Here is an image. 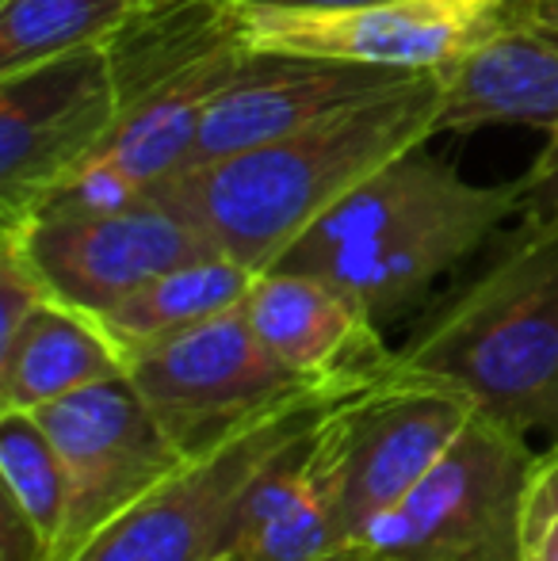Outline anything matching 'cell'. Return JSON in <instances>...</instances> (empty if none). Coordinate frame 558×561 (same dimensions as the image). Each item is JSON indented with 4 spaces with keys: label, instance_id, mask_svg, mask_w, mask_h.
Wrapping results in <instances>:
<instances>
[{
    "label": "cell",
    "instance_id": "6da1fadb",
    "mask_svg": "<svg viewBox=\"0 0 558 561\" xmlns=\"http://www.w3.org/2000/svg\"><path fill=\"white\" fill-rule=\"evenodd\" d=\"M440 77H413L295 134L172 172L149 192L223 256L261 275L364 180L429 146L440 134Z\"/></svg>",
    "mask_w": 558,
    "mask_h": 561
},
{
    "label": "cell",
    "instance_id": "7a4b0ae2",
    "mask_svg": "<svg viewBox=\"0 0 558 561\" xmlns=\"http://www.w3.org/2000/svg\"><path fill=\"white\" fill-rule=\"evenodd\" d=\"M521 180L470 184L421 146L344 195L276 267L337 283L375 325H387L482 249L505 218L521 215Z\"/></svg>",
    "mask_w": 558,
    "mask_h": 561
},
{
    "label": "cell",
    "instance_id": "3957f363",
    "mask_svg": "<svg viewBox=\"0 0 558 561\" xmlns=\"http://www.w3.org/2000/svg\"><path fill=\"white\" fill-rule=\"evenodd\" d=\"M395 370L467 393L524 436L558 439V222H521L413 329Z\"/></svg>",
    "mask_w": 558,
    "mask_h": 561
},
{
    "label": "cell",
    "instance_id": "277c9868",
    "mask_svg": "<svg viewBox=\"0 0 558 561\" xmlns=\"http://www.w3.org/2000/svg\"><path fill=\"white\" fill-rule=\"evenodd\" d=\"M379 382V378H375ZM372 382H318L230 439L192 455L73 561H226L264 466L321 421L333 401Z\"/></svg>",
    "mask_w": 558,
    "mask_h": 561
},
{
    "label": "cell",
    "instance_id": "5b68a950",
    "mask_svg": "<svg viewBox=\"0 0 558 561\" xmlns=\"http://www.w3.org/2000/svg\"><path fill=\"white\" fill-rule=\"evenodd\" d=\"M539 450L475 409L418 485L352 539L356 561H516L521 504Z\"/></svg>",
    "mask_w": 558,
    "mask_h": 561
},
{
    "label": "cell",
    "instance_id": "8992f818",
    "mask_svg": "<svg viewBox=\"0 0 558 561\" xmlns=\"http://www.w3.org/2000/svg\"><path fill=\"white\" fill-rule=\"evenodd\" d=\"M127 378L187 458L318 386L291 375L261 344L246 302L130 352Z\"/></svg>",
    "mask_w": 558,
    "mask_h": 561
},
{
    "label": "cell",
    "instance_id": "52a82bcc",
    "mask_svg": "<svg viewBox=\"0 0 558 561\" xmlns=\"http://www.w3.org/2000/svg\"><path fill=\"white\" fill-rule=\"evenodd\" d=\"M69 473V516L58 561H73L146 493L187 462L130 378L77 390L35 409Z\"/></svg>",
    "mask_w": 558,
    "mask_h": 561
},
{
    "label": "cell",
    "instance_id": "ba28073f",
    "mask_svg": "<svg viewBox=\"0 0 558 561\" xmlns=\"http://www.w3.org/2000/svg\"><path fill=\"white\" fill-rule=\"evenodd\" d=\"M119 118L104 43L0 77V222H20Z\"/></svg>",
    "mask_w": 558,
    "mask_h": 561
},
{
    "label": "cell",
    "instance_id": "9c48e42d",
    "mask_svg": "<svg viewBox=\"0 0 558 561\" xmlns=\"http://www.w3.org/2000/svg\"><path fill=\"white\" fill-rule=\"evenodd\" d=\"M470 416L475 401L467 393L429 378L398 375L395 363L379 382L349 393L329 409L349 547L375 516H383L418 485L467 428Z\"/></svg>",
    "mask_w": 558,
    "mask_h": 561
},
{
    "label": "cell",
    "instance_id": "30bf717a",
    "mask_svg": "<svg viewBox=\"0 0 558 561\" xmlns=\"http://www.w3.org/2000/svg\"><path fill=\"white\" fill-rule=\"evenodd\" d=\"M509 20V0H375L333 12L246 8V43L444 77Z\"/></svg>",
    "mask_w": 558,
    "mask_h": 561
},
{
    "label": "cell",
    "instance_id": "8fae6325",
    "mask_svg": "<svg viewBox=\"0 0 558 561\" xmlns=\"http://www.w3.org/2000/svg\"><path fill=\"white\" fill-rule=\"evenodd\" d=\"M0 226L23 237L54 295L92 318L169 267L218 252L153 192L100 215H31Z\"/></svg>",
    "mask_w": 558,
    "mask_h": 561
},
{
    "label": "cell",
    "instance_id": "7c38bea8",
    "mask_svg": "<svg viewBox=\"0 0 558 561\" xmlns=\"http://www.w3.org/2000/svg\"><path fill=\"white\" fill-rule=\"evenodd\" d=\"M406 81H413V73H402V69L246 46L230 81L218 89V96L203 112L200 134H195L192 157H187L184 169L264 146V141L283 138V134H295L303 126L318 123V118L356 104V100L387 92Z\"/></svg>",
    "mask_w": 558,
    "mask_h": 561
},
{
    "label": "cell",
    "instance_id": "4fadbf2b",
    "mask_svg": "<svg viewBox=\"0 0 558 561\" xmlns=\"http://www.w3.org/2000/svg\"><path fill=\"white\" fill-rule=\"evenodd\" d=\"M246 310L261 344L310 382H375L395 363L383 325L321 275L269 267L253 279Z\"/></svg>",
    "mask_w": 558,
    "mask_h": 561
},
{
    "label": "cell",
    "instance_id": "5bb4252c",
    "mask_svg": "<svg viewBox=\"0 0 558 561\" xmlns=\"http://www.w3.org/2000/svg\"><path fill=\"white\" fill-rule=\"evenodd\" d=\"M329 409L253 481L226 561H356L341 524V473Z\"/></svg>",
    "mask_w": 558,
    "mask_h": 561
},
{
    "label": "cell",
    "instance_id": "9a60e30c",
    "mask_svg": "<svg viewBox=\"0 0 558 561\" xmlns=\"http://www.w3.org/2000/svg\"><path fill=\"white\" fill-rule=\"evenodd\" d=\"M440 134L532 126L558 134V35L509 15L444 77Z\"/></svg>",
    "mask_w": 558,
    "mask_h": 561
},
{
    "label": "cell",
    "instance_id": "2e32d148",
    "mask_svg": "<svg viewBox=\"0 0 558 561\" xmlns=\"http://www.w3.org/2000/svg\"><path fill=\"white\" fill-rule=\"evenodd\" d=\"M115 378H127L123 347L92 313L61 298L38 306L12 336L0 340V413H35Z\"/></svg>",
    "mask_w": 558,
    "mask_h": 561
},
{
    "label": "cell",
    "instance_id": "e0dca14e",
    "mask_svg": "<svg viewBox=\"0 0 558 561\" xmlns=\"http://www.w3.org/2000/svg\"><path fill=\"white\" fill-rule=\"evenodd\" d=\"M253 279L257 272L215 252V256L169 267L157 279L141 283L138 290H130L123 302L104 310L96 321L123 347V355H130L138 347L187 333V329L241 306L253 290Z\"/></svg>",
    "mask_w": 558,
    "mask_h": 561
},
{
    "label": "cell",
    "instance_id": "ac0fdd59",
    "mask_svg": "<svg viewBox=\"0 0 558 561\" xmlns=\"http://www.w3.org/2000/svg\"><path fill=\"white\" fill-rule=\"evenodd\" d=\"M130 4L135 0H0V77L104 43Z\"/></svg>",
    "mask_w": 558,
    "mask_h": 561
},
{
    "label": "cell",
    "instance_id": "d6986e66",
    "mask_svg": "<svg viewBox=\"0 0 558 561\" xmlns=\"http://www.w3.org/2000/svg\"><path fill=\"white\" fill-rule=\"evenodd\" d=\"M0 485L58 550L69 516V473L58 447L31 413H0Z\"/></svg>",
    "mask_w": 558,
    "mask_h": 561
},
{
    "label": "cell",
    "instance_id": "ffe728a7",
    "mask_svg": "<svg viewBox=\"0 0 558 561\" xmlns=\"http://www.w3.org/2000/svg\"><path fill=\"white\" fill-rule=\"evenodd\" d=\"M516 561H558V439L539 450L521 504Z\"/></svg>",
    "mask_w": 558,
    "mask_h": 561
},
{
    "label": "cell",
    "instance_id": "44dd1931",
    "mask_svg": "<svg viewBox=\"0 0 558 561\" xmlns=\"http://www.w3.org/2000/svg\"><path fill=\"white\" fill-rule=\"evenodd\" d=\"M54 298L58 295L31 260L23 237L0 226V340L12 336L38 306L54 302Z\"/></svg>",
    "mask_w": 558,
    "mask_h": 561
},
{
    "label": "cell",
    "instance_id": "7402d4cb",
    "mask_svg": "<svg viewBox=\"0 0 558 561\" xmlns=\"http://www.w3.org/2000/svg\"><path fill=\"white\" fill-rule=\"evenodd\" d=\"M524 222H558V134H547V149L539 153L536 169L521 180Z\"/></svg>",
    "mask_w": 558,
    "mask_h": 561
},
{
    "label": "cell",
    "instance_id": "603a6c76",
    "mask_svg": "<svg viewBox=\"0 0 558 561\" xmlns=\"http://www.w3.org/2000/svg\"><path fill=\"white\" fill-rule=\"evenodd\" d=\"M509 15L558 35V0H509Z\"/></svg>",
    "mask_w": 558,
    "mask_h": 561
},
{
    "label": "cell",
    "instance_id": "cb8c5ba5",
    "mask_svg": "<svg viewBox=\"0 0 558 561\" xmlns=\"http://www.w3.org/2000/svg\"><path fill=\"white\" fill-rule=\"evenodd\" d=\"M356 4H375V0H246V8H283V12H333Z\"/></svg>",
    "mask_w": 558,
    "mask_h": 561
}]
</instances>
